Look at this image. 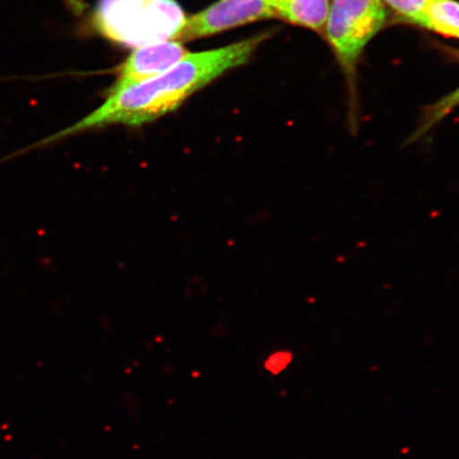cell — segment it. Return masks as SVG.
<instances>
[{
    "instance_id": "obj_1",
    "label": "cell",
    "mask_w": 459,
    "mask_h": 459,
    "mask_svg": "<svg viewBox=\"0 0 459 459\" xmlns=\"http://www.w3.org/2000/svg\"><path fill=\"white\" fill-rule=\"evenodd\" d=\"M269 34L264 32L225 48L188 54L170 70L108 95L103 105L78 123L7 154V159L13 160L38 149L53 146L68 137L107 126L140 127L153 122L175 111L188 97L221 74L244 65Z\"/></svg>"
},
{
    "instance_id": "obj_2",
    "label": "cell",
    "mask_w": 459,
    "mask_h": 459,
    "mask_svg": "<svg viewBox=\"0 0 459 459\" xmlns=\"http://www.w3.org/2000/svg\"><path fill=\"white\" fill-rule=\"evenodd\" d=\"M91 21L112 41L142 48L175 39L186 19L176 0H99Z\"/></svg>"
},
{
    "instance_id": "obj_3",
    "label": "cell",
    "mask_w": 459,
    "mask_h": 459,
    "mask_svg": "<svg viewBox=\"0 0 459 459\" xmlns=\"http://www.w3.org/2000/svg\"><path fill=\"white\" fill-rule=\"evenodd\" d=\"M386 21L381 0H333L325 32L348 74L355 71L367 44Z\"/></svg>"
},
{
    "instance_id": "obj_4",
    "label": "cell",
    "mask_w": 459,
    "mask_h": 459,
    "mask_svg": "<svg viewBox=\"0 0 459 459\" xmlns=\"http://www.w3.org/2000/svg\"><path fill=\"white\" fill-rule=\"evenodd\" d=\"M277 16L268 0H220L186 19L174 41L214 36L229 29Z\"/></svg>"
},
{
    "instance_id": "obj_5",
    "label": "cell",
    "mask_w": 459,
    "mask_h": 459,
    "mask_svg": "<svg viewBox=\"0 0 459 459\" xmlns=\"http://www.w3.org/2000/svg\"><path fill=\"white\" fill-rule=\"evenodd\" d=\"M188 54L185 46L174 39L137 48L120 66L117 82L108 95L159 76Z\"/></svg>"
},
{
    "instance_id": "obj_6",
    "label": "cell",
    "mask_w": 459,
    "mask_h": 459,
    "mask_svg": "<svg viewBox=\"0 0 459 459\" xmlns=\"http://www.w3.org/2000/svg\"><path fill=\"white\" fill-rule=\"evenodd\" d=\"M275 14L291 24L325 30L330 13V0H268Z\"/></svg>"
},
{
    "instance_id": "obj_7",
    "label": "cell",
    "mask_w": 459,
    "mask_h": 459,
    "mask_svg": "<svg viewBox=\"0 0 459 459\" xmlns=\"http://www.w3.org/2000/svg\"><path fill=\"white\" fill-rule=\"evenodd\" d=\"M426 28L446 37L459 39V3L456 0H429Z\"/></svg>"
},
{
    "instance_id": "obj_8",
    "label": "cell",
    "mask_w": 459,
    "mask_h": 459,
    "mask_svg": "<svg viewBox=\"0 0 459 459\" xmlns=\"http://www.w3.org/2000/svg\"><path fill=\"white\" fill-rule=\"evenodd\" d=\"M459 106V88L452 91L451 94L444 97L443 100L434 103V105L427 108L419 127L414 134L410 136L406 143H411L422 137L424 134L443 120L447 114H450L455 108Z\"/></svg>"
},
{
    "instance_id": "obj_9",
    "label": "cell",
    "mask_w": 459,
    "mask_h": 459,
    "mask_svg": "<svg viewBox=\"0 0 459 459\" xmlns=\"http://www.w3.org/2000/svg\"><path fill=\"white\" fill-rule=\"evenodd\" d=\"M395 14L411 24L426 28L427 10L429 0H381Z\"/></svg>"
},
{
    "instance_id": "obj_10",
    "label": "cell",
    "mask_w": 459,
    "mask_h": 459,
    "mask_svg": "<svg viewBox=\"0 0 459 459\" xmlns=\"http://www.w3.org/2000/svg\"><path fill=\"white\" fill-rule=\"evenodd\" d=\"M290 361V355L287 353H278L273 355L266 363V368L273 373V375H277L280 371H282L286 368V366L289 365Z\"/></svg>"
}]
</instances>
